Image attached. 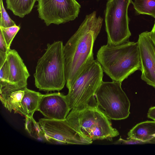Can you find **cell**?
<instances>
[{
	"mask_svg": "<svg viewBox=\"0 0 155 155\" xmlns=\"http://www.w3.org/2000/svg\"><path fill=\"white\" fill-rule=\"evenodd\" d=\"M103 19L94 11L86 15L76 31L64 46L66 86L68 89L88 64L94 61V43Z\"/></svg>",
	"mask_w": 155,
	"mask_h": 155,
	"instance_id": "cell-1",
	"label": "cell"
},
{
	"mask_svg": "<svg viewBox=\"0 0 155 155\" xmlns=\"http://www.w3.org/2000/svg\"><path fill=\"white\" fill-rule=\"evenodd\" d=\"M97 60L112 81L122 82L140 69L137 43L128 41L116 45H103L97 52Z\"/></svg>",
	"mask_w": 155,
	"mask_h": 155,
	"instance_id": "cell-2",
	"label": "cell"
},
{
	"mask_svg": "<svg viewBox=\"0 0 155 155\" xmlns=\"http://www.w3.org/2000/svg\"><path fill=\"white\" fill-rule=\"evenodd\" d=\"M64 45L61 41L48 43L39 59L34 74L35 85L40 90L59 91L66 83Z\"/></svg>",
	"mask_w": 155,
	"mask_h": 155,
	"instance_id": "cell-3",
	"label": "cell"
},
{
	"mask_svg": "<svg viewBox=\"0 0 155 155\" xmlns=\"http://www.w3.org/2000/svg\"><path fill=\"white\" fill-rule=\"evenodd\" d=\"M68 123L84 136L93 141L106 139L111 141L119 133L113 127L111 119L97 107L71 110L66 119Z\"/></svg>",
	"mask_w": 155,
	"mask_h": 155,
	"instance_id": "cell-4",
	"label": "cell"
},
{
	"mask_svg": "<svg viewBox=\"0 0 155 155\" xmlns=\"http://www.w3.org/2000/svg\"><path fill=\"white\" fill-rule=\"evenodd\" d=\"M103 72L97 60L83 70L68 89L66 95L71 110L97 106L95 95L103 81Z\"/></svg>",
	"mask_w": 155,
	"mask_h": 155,
	"instance_id": "cell-5",
	"label": "cell"
},
{
	"mask_svg": "<svg viewBox=\"0 0 155 155\" xmlns=\"http://www.w3.org/2000/svg\"><path fill=\"white\" fill-rule=\"evenodd\" d=\"M121 83L103 81L95 93L97 107L111 120L124 119L130 113V102Z\"/></svg>",
	"mask_w": 155,
	"mask_h": 155,
	"instance_id": "cell-6",
	"label": "cell"
},
{
	"mask_svg": "<svg viewBox=\"0 0 155 155\" xmlns=\"http://www.w3.org/2000/svg\"><path fill=\"white\" fill-rule=\"evenodd\" d=\"M131 0H108L105 21L107 44L116 45L128 41L129 30L128 9Z\"/></svg>",
	"mask_w": 155,
	"mask_h": 155,
	"instance_id": "cell-7",
	"label": "cell"
},
{
	"mask_svg": "<svg viewBox=\"0 0 155 155\" xmlns=\"http://www.w3.org/2000/svg\"><path fill=\"white\" fill-rule=\"evenodd\" d=\"M39 17L46 26L59 25L74 20L79 13L80 5L76 0H37Z\"/></svg>",
	"mask_w": 155,
	"mask_h": 155,
	"instance_id": "cell-8",
	"label": "cell"
},
{
	"mask_svg": "<svg viewBox=\"0 0 155 155\" xmlns=\"http://www.w3.org/2000/svg\"><path fill=\"white\" fill-rule=\"evenodd\" d=\"M39 124L48 141L63 144L87 145L93 141L81 134L67 121L49 119L39 120Z\"/></svg>",
	"mask_w": 155,
	"mask_h": 155,
	"instance_id": "cell-9",
	"label": "cell"
},
{
	"mask_svg": "<svg viewBox=\"0 0 155 155\" xmlns=\"http://www.w3.org/2000/svg\"><path fill=\"white\" fill-rule=\"evenodd\" d=\"M137 42L140 53L141 78L155 89V47L150 32L140 33Z\"/></svg>",
	"mask_w": 155,
	"mask_h": 155,
	"instance_id": "cell-10",
	"label": "cell"
},
{
	"mask_svg": "<svg viewBox=\"0 0 155 155\" xmlns=\"http://www.w3.org/2000/svg\"><path fill=\"white\" fill-rule=\"evenodd\" d=\"M71 110L66 95L58 92L43 94L37 111L45 118L62 120L66 119Z\"/></svg>",
	"mask_w": 155,
	"mask_h": 155,
	"instance_id": "cell-11",
	"label": "cell"
},
{
	"mask_svg": "<svg viewBox=\"0 0 155 155\" xmlns=\"http://www.w3.org/2000/svg\"><path fill=\"white\" fill-rule=\"evenodd\" d=\"M6 59L12 83L19 89H25L27 87V80L30 75L23 60L16 50L11 49Z\"/></svg>",
	"mask_w": 155,
	"mask_h": 155,
	"instance_id": "cell-12",
	"label": "cell"
},
{
	"mask_svg": "<svg viewBox=\"0 0 155 155\" xmlns=\"http://www.w3.org/2000/svg\"><path fill=\"white\" fill-rule=\"evenodd\" d=\"M127 139H133L143 142H150L155 138V120L139 123L128 132Z\"/></svg>",
	"mask_w": 155,
	"mask_h": 155,
	"instance_id": "cell-13",
	"label": "cell"
},
{
	"mask_svg": "<svg viewBox=\"0 0 155 155\" xmlns=\"http://www.w3.org/2000/svg\"><path fill=\"white\" fill-rule=\"evenodd\" d=\"M42 95L39 92L25 88L19 113L25 117H33L34 112L37 111Z\"/></svg>",
	"mask_w": 155,
	"mask_h": 155,
	"instance_id": "cell-14",
	"label": "cell"
},
{
	"mask_svg": "<svg viewBox=\"0 0 155 155\" xmlns=\"http://www.w3.org/2000/svg\"><path fill=\"white\" fill-rule=\"evenodd\" d=\"M37 0H6V8L14 15L23 18L30 13Z\"/></svg>",
	"mask_w": 155,
	"mask_h": 155,
	"instance_id": "cell-15",
	"label": "cell"
},
{
	"mask_svg": "<svg viewBox=\"0 0 155 155\" xmlns=\"http://www.w3.org/2000/svg\"><path fill=\"white\" fill-rule=\"evenodd\" d=\"M25 89L13 92L6 98L3 105L10 112L13 110L15 113H19Z\"/></svg>",
	"mask_w": 155,
	"mask_h": 155,
	"instance_id": "cell-16",
	"label": "cell"
},
{
	"mask_svg": "<svg viewBox=\"0 0 155 155\" xmlns=\"http://www.w3.org/2000/svg\"><path fill=\"white\" fill-rule=\"evenodd\" d=\"M131 3L138 14L148 15L155 18V0H134Z\"/></svg>",
	"mask_w": 155,
	"mask_h": 155,
	"instance_id": "cell-17",
	"label": "cell"
},
{
	"mask_svg": "<svg viewBox=\"0 0 155 155\" xmlns=\"http://www.w3.org/2000/svg\"><path fill=\"white\" fill-rule=\"evenodd\" d=\"M25 120V129L33 137L42 139L45 138L44 133L38 122H36L33 117H26Z\"/></svg>",
	"mask_w": 155,
	"mask_h": 155,
	"instance_id": "cell-18",
	"label": "cell"
},
{
	"mask_svg": "<svg viewBox=\"0 0 155 155\" xmlns=\"http://www.w3.org/2000/svg\"><path fill=\"white\" fill-rule=\"evenodd\" d=\"M0 67V88L20 90L13 85L11 82L8 64L7 59Z\"/></svg>",
	"mask_w": 155,
	"mask_h": 155,
	"instance_id": "cell-19",
	"label": "cell"
},
{
	"mask_svg": "<svg viewBox=\"0 0 155 155\" xmlns=\"http://www.w3.org/2000/svg\"><path fill=\"white\" fill-rule=\"evenodd\" d=\"M20 27L16 25L8 27L0 26V32L2 33L8 49H10L12 42Z\"/></svg>",
	"mask_w": 155,
	"mask_h": 155,
	"instance_id": "cell-20",
	"label": "cell"
},
{
	"mask_svg": "<svg viewBox=\"0 0 155 155\" xmlns=\"http://www.w3.org/2000/svg\"><path fill=\"white\" fill-rule=\"evenodd\" d=\"M1 16L0 26L4 28H8L15 25V22L11 19L3 5L2 0H0Z\"/></svg>",
	"mask_w": 155,
	"mask_h": 155,
	"instance_id": "cell-21",
	"label": "cell"
},
{
	"mask_svg": "<svg viewBox=\"0 0 155 155\" xmlns=\"http://www.w3.org/2000/svg\"><path fill=\"white\" fill-rule=\"evenodd\" d=\"M127 139V140H124L120 137L118 140L114 143V144H136L150 143V142H143L133 139Z\"/></svg>",
	"mask_w": 155,
	"mask_h": 155,
	"instance_id": "cell-22",
	"label": "cell"
},
{
	"mask_svg": "<svg viewBox=\"0 0 155 155\" xmlns=\"http://www.w3.org/2000/svg\"><path fill=\"white\" fill-rule=\"evenodd\" d=\"M10 49L7 48L2 35L0 32V51L8 54Z\"/></svg>",
	"mask_w": 155,
	"mask_h": 155,
	"instance_id": "cell-23",
	"label": "cell"
},
{
	"mask_svg": "<svg viewBox=\"0 0 155 155\" xmlns=\"http://www.w3.org/2000/svg\"><path fill=\"white\" fill-rule=\"evenodd\" d=\"M147 114L148 118L155 120V106L150 108Z\"/></svg>",
	"mask_w": 155,
	"mask_h": 155,
	"instance_id": "cell-24",
	"label": "cell"
},
{
	"mask_svg": "<svg viewBox=\"0 0 155 155\" xmlns=\"http://www.w3.org/2000/svg\"><path fill=\"white\" fill-rule=\"evenodd\" d=\"M150 35L151 40L155 47V20L153 27L151 31L150 32Z\"/></svg>",
	"mask_w": 155,
	"mask_h": 155,
	"instance_id": "cell-25",
	"label": "cell"
},
{
	"mask_svg": "<svg viewBox=\"0 0 155 155\" xmlns=\"http://www.w3.org/2000/svg\"><path fill=\"white\" fill-rule=\"evenodd\" d=\"M151 143H155V138L150 141Z\"/></svg>",
	"mask_w": 155,
	"mask_h": 155,
	"instance_id": "cell-26",
	"label": "cell"
}]
</instances>
